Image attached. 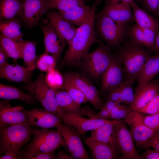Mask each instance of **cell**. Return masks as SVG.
Returning <instances> with one entry per match:
<instances>
[{
  "label": "cell",
  "mask_w": 159,
  "mask_h": 159,
  "mask_svg": "<svg viewBox=\"0 0 159 159\" xmlns=\"http://www.w3.org/2000/svg\"><path fill=\"white\" fill-rule=\"evenodd\" d=\"M95 14L78 27L68 44L62 62L63 64L77 65L88 53L91 46L98 41L94 28Z\"/></svg>",
  "instance_id": "1"
},
{
  "label": "cell",
  "mask_w": 159,
  "mask_h": 159,
  "mask_svg": "<svg viewBox=\"0 0 159 159\" xmlns=\"http://www.w3.org/2000/svg\"><path fill=\"white\" fill-rule=\"evenodd\" d=\"M116 55L121 60L126 78L137 80L140 72L151 51L127 39L117 48Z\"/></svg>",
  "instance_id": "2"
},
{
  "label": "cell",
  "mask_w": 159,
  "mask_h": 159,
  "mask_svg": "<svg viewBox=\"0 0 159 159\" xmlns=\"http://www.w3.org/2000/svg\"><path fill=\"white\" fill-rule=\"evenodd\" d=\"M0 154L18 156L22 146L33 135L34 129L27 123L13 124L0 129Z\"/></svg>",
  "instance_id": "3"
},
{
  "label": "cell",
  "mask_w": 159,
  "mask_h": 159,
  "mask_svg": "<svg viewBox=\"0 0 159 159\" xmlns=\"http://www.w3.org/2000/svg\"><path fill=\"white\" fill-rule=\"evenodd\" d=\"M33 138L31 142L21 151L18 157L23 156L38 152H53L62 146L66 145L60 130L41 128L34 129Z\"/></svg>",
  "instance_id": "4"
},
{
  "label": "cell",
  "mask_w": 159,
  "mask_h": 159,
  "mask_svg": "<svg viewBox=\"0 0 159 159\" xmlns=\"http://www.w3.org/2000/svg\"><path fill=\"white\" fill-rule=\"evenodd\" d=\"M45 76L40 73L35 80L25 84L24 90L33 95L44 108L61 119L63 112L58 104L54 90L46 81Z\"/></svg>",
  "instance_id": "5"
},
{
  "label": "cell",
  "mask_w": 159,
  "mask_h": 159,
  "mask_svg": "<svg viewBox=\"0 0 159 159\" xmlns=\"http://www.w3.org/2000/svg\"><path fill=\"white\" fill-rule=\"evenodd\" d=\"M130 25L116 22L100 13L96 17L97 29L100 37L112 47L117 48L127 39Z\"/></svg>",
  "instance_id": "6"
},
{
  "label": "cell",
  "mask_w": 159,
  "mask_h": 159,
  "mask_svg": "<svg viewBox=\"0 0 159 159\" xmlns=\"http://www.w3.org/2000/svg\"><path fill=\"white\" fill-rule=\"evenodd\" d=\"M114 55L107 46L101 44L84 57L82 61L83 67L91 77L97 78L102 76L107 69Z\"/></svg>",
  "instance_id": "7"
},
{
  "label": "cell",
  "mask_w": 159,
  "mask_h": 159,
  "mask_svg": "<svg viewBox=\"0 0 159 159\" xmlns=\"http://www.w3.org/2000/svg\"><path fill=\"white\" fill-rule=\"evenodd\" d=\"M142 113L132 110L124 121L128 126L131 135L137 147L140 149L148 148V144L155 132L144 123Z\"/></svg>",
  "instance_id": "8"
},
{
  "label": "cell",
  "mask_w": 159,
  "mask_h": 159,
  "mask_svg": "<svg viewBox=\"0 0 159 159\" xmlns=\"http://www.w3.org/2000/svg\"><path fill=\"white\" fill-rule=\"evenodd\" d=\"M127 124L124 120H117L115 124L114 138L122 159H143L138 152Z\"/></svg>",
  "instance_id": "9"
},
{
  "label": "cell",
  "mask_w": 159,
  "mask_h": 159,
  "mask_svg": "<svg viewBox=\"0 0 159 159\" xmlns=\"http://www.w3.org/2000/svg\"><path fill=\"white\" fill-rule=\"evenodd\" d=\"M57 128L60 130L66 145V149L72 157L74 159H89L83 145L80 134L74 127L61 122Z\"/></svg>",
  "instance_id": "10"
},
{
  "label": "cell",
  "mask_w": 159,
  "mask_h": 159,
  "mask_svg": "<svg viewBox=\"0 0 159 159\" xmlns=\"http://www.w3.org/2000/svg\"><path fill=\"white\" fill-rule=\"evenodd\" d=\"M22 13L20 16L27 26L37 24L52 5L48 0H21Z\"/></svg>",
  "instance_id": "11"
},
{
  "label": "cell",
  "mask_w": 159,
  "mask_h": 159,
  "mask_svg": "<svg viewBox=\"0 0 159 159\" xmlns=\"http://www.w3.org/2000/svg\"><path fill=\"white\" fill-rule=\"evenodd\" d=\"M65 77L77 86L83 93L88 101L95 110L100 109L103 105L97 89L85 76L75 72L65 74Z\"/></svg>",
  "instance_id": "12"
},
{
  "label": "cell",
  "mask_w": 159,
  "mask_h": 159,
  "mask_svg": "<svg viewBox=\"0 0 159 159\" xmlns=\"http://www.w3.org/2000/svg\"><path fill=\"white\" fill-rule=\"evenodd\" d=\"M41 28L44 35V53L51 54L57 62L62 52L67 44L49 21Z\"/></svg>",
  "instance_id": "13"
},
{
  "label": "cell",
  "mask_w": 159,
  "mask_h": 159,
  "mask_svg": "<svg viewBox=\"0 0 159 159\" xmlns=\"http://www.w3.org/2000/svg\"><path fill=\"white\" fill-rule=\"evenodd\" d=\"M24 110L27 116V123L32 127L46 129L57 128L62 121L60 118L44 108Z\"/></svg>",
  "instance_id": "14"
},
{
  "label": "cell",
  "mask_w": 159,
  "mask_h": 159,
  "mask_svg": "<svg viewBox=\"0 0 159 159\" xmlns=\"http://www.w3.org/2000/svg\"><path fill=\"white\" fill-rule=\"evenodd\" d=\"M102 76V88L106 93L121 85L126 79L122 64L116 54Z\"/></svg>",
  "instance_id": "15"
},
{
  "label": "cell",
  "mask_w": 159,
  "mask_h": 159,
  "mask_svg": "<svg viewBox=\"0 0 159 159\" xmlns=\"http://www.w3.org/2000/svg\"><path fill=\"white\" fill-rule=\"evenodd\" d=\"M157 34L153 30L143 28L136 24L128 26L127 37L135 44L155 52Z\"/></svg>",
  "instance_id": "16"
},
{
  "label": "cell",
  "mask_w": 159,
  "mask_h": 159,
  "mask_svg": "<svg viewBox=\"0 0 159 159\" xmlns=\"http://www.w3.org/2000/svg\"><path fill=\"white\" fill-rule=\"evenodd\" d=\"M100 13L106 15L116 22L130 25L134 21L130 3H107Z\"/></svg>",
  "instance_id": "17"
},
{
  "label": "cell",
  "mask_w": 159,
  "mask_h": 159,
  "mask_svg": "<svg viewBox=\"0 0 159 159\" xmlns=\"http://www.w3.org/2000/svg\"><path fill=\"white\" fill-rule=\"evenodd\" d=\"M61 119L64 123L73 126L82 135L112 120L107 119H87L80 115L66 113H63Z\"/></svg>",
  "instance_id": "18"
},
{
  "label": "cell",
  "mask_w": 159,
  "mask_h": 159,
  "mask_svg": "<svg viewBox=\"0 0 159 159\" xmlns=\"http://www.w3.org/2000/svg\"><path fill=\"white\" fill-rule=\"evenodd\" d=\"M36 67L28 68L19 64L14 65L8 63L0 67V78L10 82L26 84L32 81Z\"/></svg>",
  "instance_id": "19"
},
{
  "label": "cell",
  "mask_w": 159,
  "mask_h": 159,
  "mask_svg": "<svg viewBox=\"0 0 159 159\" xmlns=\"http://www.w3.org/2000/svg\"><path fill=\"white\" fill-rule=\"evenodd\" d=\"M46 16L58 33L68 45L69 44L76 33L77 27L62 17L57 12H47Z\"/></svg>",
  "instance_id": "20"
},
{
  "label": "cell",
  "mask_w": 159,
  "mask_h": 159,
  "mask_svg": "<svg viewBox=\"0 0 159 159\" xmlns=\"http://www.w3.org/2000/svg\"><path fill=\"white\" fill-rule=\"evenodd\" d=\"M159 92V84L155 80L151 81L135 90V100L130 107L138 111L146 106Z\"/></svg>",
  "instance_id": "21"
},
{
  "label": "cell",
  "mask_w": 159,
  "mask_h": 159,
  "mask_svg": "<svg viewBox=\"0 0 159 159\" xmlns=\"http://www.w3.org/2000/svg\"><path fill=\"white\" fill-rule=\"evenodd\" d=\"M95 5L91 7L84 4L68 11L57 12L63 18L78 27L95 14Z\"/></svg>",
  "instance_id": "22"
},
{
  "label": "cell",
  "mask_w": 159,
  "mask_h": 159,
  "mask_svg": "<svg viewBox=\"0 0 159 159\" xmlns=\"http://www.w3.org/2000/svg\"><path fill=\"white\" fill-rule=\"evenodd\" d=\"M117 121L112 120L91 131L90 136L87 139L107 144L120 152L114 138L115 124Z\"/></svg>",
  "instance_id": "23"
},
{
  "label": "cell",
  "mask_w": 159,
  "mask_h": 159,
  "mask_svg": "<svg viewBox=\"0 0 159 159\" xmlns=\"http://www.w3.org/2000/svg\"><path fill=\"white\" fill-rule=\"evenodd\" d=\"M130 3L136 24L143 28L153 30L157 33L159 30V19L151 15L134 1Z\"/></svg>",
  "instance_id": "24"
},
{
  "label": "cell",
  "mask_w": 159,
  "mask_h": 159,
  "mask_svg": "<svg viewBox=\"0 0 159 159\" xmlns=\"http://www.w3.org/2000/svg\"><path fill=\"white\" fill-rule=\"evenodd\" d=\"M159 72V55H150L142 67L137 80L138 90L151 81Z\"/></svg>",
  "instance_id": "25"
},
{
  "label": "cell",
  "mask_w": 159,
  "mask_h": 159,
  "mask_svg": "<svg viewBox=\"0 0 159 159\" xmlns=\"http://www.w3.org/2000/svg\"><path fill=\"white\" fill-rule=\"evenodd\" d=\"M85 142L89 149L94 159H121L120 153L111 146L100 142L90 140Z\"/></svg>",
  "instance_id": "26"
},
{
  "label": "cell",
  "mask_w": 159,
  "mask_h": 159,
  "mask_svg": "<svg viewBox=\"0 0 159 159\" xmlns=\"http://www.w3.org/2000/svg\"><path fill=\"white\" fill-rule=\"evenodd\" d=\"M0 98L6 100H18L27 104L34 105L36 103V98L32 94L26 93L11 85L0 83Z\"/></svg>",
  "instance_id": "27"
},
{
  "label": "cell",
  "mask_w": 159,
  "mask_h": 159,
  "mask_svg": "<svg viewBox=\"0 0 159 159\" xmlns=\"http://www.w3.org/2000/svg\"><path fill=\"white\" fill-rule=\"evenodd\" d=\"M20 123L28 124L27 116L22 107L18 106L15 109L0 112V129Z\"/></svg>",
  "instance_id": "28"
},
{
  "label": "cell",
  "mask_w": 159,
  "mask_h": 159,
  "mask_svg": "<svg viewBox=\"0 0 159 159\" xmlns=\"http://www.w3.org/2000/svg\"><path fill=\"white\" fill-rule=\"evenodd\" d=\"M54 90L58 104L63 113L82 116L80 105L75 102L66 90Z\"/></svg>",
  "instance_id": "29"
},
{
  "label": "cell",
  "mask_w": 159,
  "mask_h": 159,
  "mask_svg": "<svg viewBox=\"0 0 159 159\" xmlns=\"http://www.w3.org/2000/svg\"><path fill=\"white\" fill-rule=\"evenodd\" d=\"M19 21L17 19H12L1 20L0 31L1 33L5 36L19 42H21L23 34L21 30Z\"/></svg>",
  "instance_id": "30"
},
{
  "label": "cell",
  "mask_w": 159,
  "mask_h": 159,
  "mask_svg": "<svg viewBox=\"0 0 159 159\" xmlns=\"http://www.w3.org/2000/svg\"><path fill=\"white\" fill-rule=\"evenodd\" d=\"M19 44L25 66L28 68L36 67L39 57L36 54L37 42L23 40L19 42Z\"/></svg>",
  "instance_id": "31"
},
{
  "label": "cell",
  "mask_w": 159,
  "mask_h": 159,
  "mask_svg": "<svg viewBox=\"0 0 159 159\" xmlns=\"http://www.w3.org/2000/svg\"><path fill=\"white\" fill-rule=\"evenodd\" d=\"M0 4L1 20L20 16L22 13L21 0H0Z\"/></svg>",
  "instance_id": "32"
},
{
  "label": "cell",
  "mask_w": 159,
  "mask_h": 159,
  "mask_svg": "<svg viewBox=\"0 0 159 159\" xmlns=\"http://www.w3.org/2000/svg\"><path fill=\"white\" fill-rule=\"evenodd\" d=\"M0 46L9 57L14 60L22 58L19 42L9 38L2 34H0Z\"/></svg>",
  "instance_id": "33"
},
{
  "label": "cell",
  "mask_w": 159,
  "mask_h": 159,
  "mask_svg": "<svg viewBox=\"0 0 159 159\" xmlns=\"http://www.w3.org/2000/svg\"><path fill=\"white\" fill-rule=\"evenodd\" d=\"M135 81L126 78L121 85V93L119 103L128 105L129 106L133 103L135 98L133 88V84Z\"/></svg>",
  "instance_id": "34"
},
{
  "label": "cell",
  "mask_w": 159,
  "mask_h": 159,
  "mask_svg": "<svg viewBox=\"0 0 159 159\" xmlns=\"http://www.w3.org/2000/svg\"><path fill=\"white\" fill-rule=\"evenodd\" d=\"M63 88L72 100L76 103L81 105L87 102L88 100L82 91L73 83L63 76Z\"/></svg>",
  "instance_id": "35"
},
{
  "label": "cell",
  "mask_w": 159,
  "mask_h": 159,
  "mask_svg": "<svg viewBox=\"0 0 159 159\" xmlns=\"http://www.w3.org/2000/svg\"><path fill=\"white\" fill-rule=\"evenodd\" d=\"M47 73L45 80L49 87L54 90L63 88L64 77L55 68Z\"/></svg>",
  "instance_id": "36"
},
{
  "label": "cell",
  "mask_w": 159,
  "mask_h": 159,
  "mask_svg": "<svg viewBox=\"0 0 159 159\" xmlns=\"http://www.w3.org/2000/svg\"><path fill=\"white\" fill-rule=\"evenodd\" d=\"M57 62L52 55L44 53L39 56L36 67L42 72L47 73L55 68Z\"/></svg>",
  "instance_id": "37"
},
{
  "label": "cell",
  "mask_w": 159,
  "mask_h": 159,
  "mask_svg": "<svg viewBox=\"0 0 159 159\" xmlns=\"http://www.w3.org/2000/svg\"><path fill=\"white\" fill-rule=\"evenodd\" d=\"M52 8L58 11H66L84 4V0H48Z\"/></svg>",
  "instance_id": "38"
},
{
  "label": "cell",
  "mask_w": 159,
  "mask_h": 159,
  "mask_svg": "<svg viewBox=\"0 0 159 159\" xmlns=\"http://www.w3.org/2000/svg\"><path fill=\"white\" fill-rule=\"evenodd\" d=\"M132 110L130 106L119 103L110 112L108 118L116 120L124 119L130 114Z\"/></svg>",
  "instance_id": "39"
},
{
  "label": "cell",
  "mask_w": 159,
  "mask_h": 159,
  "mask_svg": "<svg viewBox=\"0 0 159 159\" xmlns=\"http://www.w3.org/2000/svg\"><path fill=\"white\" fill-rule=\"evenodd\" d=\"M136 0L141 6L142 8L149 14L154 16H159L158 9L159 0Z\"/></svg>",
  "instance_id": "40"
},
{
  "label": "cell",
  "mask_w": 159,
  "mask_h": 159,
  "mask_svg": "<svg viewBox=\"0 0 159 159\" xmlns=\"http://www.w3.org/2000/svg\"><path fill=\"white\" fill-rule=\"evenodd\" d=\"M142 113L152 115L159 113V93L145 107L138 111Z\"/></svg>",
  "instance_id": "41"
},
{
  "label": "cell",
  "mask_w": 159,
  "mask_h": 159,
  "mask_svg": "<svg viewBox=\"0 0 159 159\" xmlns=\"http://www.w3.org/2000/svg\"><path fill=\"white\" fill-rule=\"evenodd\" d=\"M143 121L147 126L154 131L159 130V113L144 116Z\"/></svg>",
  "instance_id": "42"
},
{
  "label": "cell",
  "mask_w": 159,
  "mask_h": 159,
  "mask_svg": "<svg viewBox=\"0 0 159 159\" xmlns=\"http://www.w3.org/2000/svg\"><path fill=\"white\" fill-rule=\"evenodd\" d=\"M55 155L53 152H38L24 156L21 158L26 159H54Z\"/></svg>",
  "instance_id": "43"
},
{
  "label": "cell",
  "mask_w": 159,
  "mask_h": 159,
  "mask_svg": "<svg viewBox=\"0 0 159 159\" xmlns=\"http://www.w3.org/2000/svg\"><path fill=\"white\" fill-rule=\"evenodd\" d=\"M108 93L106 99L107 101H112L118 102L121 93V85L112 88Z\"/></svg>",
  "instance_id": "44"
},
{
  "label": "cell",
  "mask_w": 159,
  "mask_h": 159,
  "mask_svg": "<svg viewBox=\"0 0 159 159\" xmlns=\"http://www.w3.org/2000/svg\"><path fill=\"white\" fill-rule=\"evenodd\" d=\"M141 156L143 159H159V151L156 149L152 150L149 148Z\"/></svg>",
  "instance_id": "45"
},
{
  "label": "cell",
  "mask_w": 159,
  "mask_h": 159,
  "mask_svg": "<svg viewBox=\"0 0 159 159\" xmlns=\"http://www.w3.org/2000/svg\"><path fill=\"white\" fill-rule=\"evenodd\" d=\"M148 148H152L159 151V130L155 131L149 140Z\"/></svg>",
  "instance_id": "46"
},
{
  "label": "cell",
  "mask_w": 159,
  "mask_h": 159,
  "mask_svg": "<svg viewBox=\"0 0 159 159\" xmlns=\"http://www.w3.org/2000/svg\"><path fill=\"white\" fill-rule=\"evenodd\" d=\"M110 113V112L108 110L101 107L100 111L92 119L108 118Z\"/></svg>",
  "instance_id": "47"
},
{
  "label": "cell",
  "mask_w": 159,
  "mask_h": 159,
  "mask_svg": "<svg viewBox=\"0 0 159 159\" xmlns=\"http://www.w3.org/2000/svg\"><path fill=\"white\" fill-rule=\"evenodd\" d=\"M10 100L4 99L1 101L0 102V112L8 110L15 109L17 106H13L11 105L10 102Z\"/></svg>",
  "instance_id": "48"
},
{
  "label": "cell",
  "mask_w": 159,
  "mask_h": 159,
  "mask_svg": "<svg viewBox=\"0 0 159 159\" xmlns=\"http://www.w3.org/2000/svg\"><path fill=\"white\" fill-rule=\"evenodd\" d=\"M8 57H9L7 54L0 46V67L8 63Z\"/></svg>",
  "instance_id": "49"
},
{
  "label": "cell",
  "mask_w": 159,
  "mask_h": 159,
  "mask_svg": "<svg viewBox=\"0 0 159 159\" xmlns=\"http://www.w3.org/2000/svg\"><path fill=\"white\" fill-rule=\"evenodd\" d=\"M82 109V116H86L92 119L96 114L89 105L83 107Z\"/></svg>",
  "instance_id": "50"
},
{
  "label": "cell",
  "mask_w": 159,
  "mask_h": 159,
  "mask_svg": "<svg viewBox=\"0 0 159 159\" xmlns=\"http://www.w3.org/2000/svg\"><path fill=\"white\" fill-rule=\"evenodd\" d=\"M56 159H74L73 157L59 149L58 152L55 157Z\"/></svg>",
  "instance_id": "51"
},
{
  "label": "cell",
  "mask_w": 159,
  "mask_h": 159,
  "mask_svg": "<svg viewBox=\"0 0 159 159\" xmlns=\"http://www.w3.org/2000/svg\"><path fill=\"white\" fill-rule=\"evenodd\" d=\"M119 103H120L117 102L107 101L105 103L103 104L102 107L111 112L113 109Z\"/></svg>",
  "instance_id": "52"
},
{
  "label": "cell",
  "mask_w": 159,
  "mask_h": 159,
  "mask_svg": "<svg viewBox=\"0 0 159 159\" xmlns=\"http://www.w3.org/2000/svg\"><path fill=\"white\" fill-rule=\"evenodd\" d=\"M0 159H19L18 156L14 155L11 154H5L4 155L1 156Z\"/></svg>",
  "instance_id": "53"
},
{
  "label": "cell",
  "mask_w": 159,
  "mask_h": 159,
  "mask_svg": "<svg viewBox=\"0 0 159 159\" xmlns=\"http://www.w3.org/2000/svg\"><path fill=\"white\" fill-rule=\"evenodd\" d=\"M155 45L156 51L155 52L159 53V30L157 33L156 37Z\"/></svg>",
  "instance_id": "54"
},
{
  "label": "cell",
  "mask_w": 159,
  "mask_h": 159,
  "mask_svg": "<svg viewBox=\"0 0 159 159\" xmlns=\"http://www.w3.org/2000/svg\"><path fill=\"white\" fill-rule=\"evenodd\" d=\"M134 0H109L108 3H117L124 2L130 3L131 1Z\"/></svg>",
  "instance_id": "55"
},
{
  "label": "cell",
  "mask_w": 159,
  "mask_h": 159,
  "mask_svg": "<svg viewBox=\"0 0 159 159\" xmlns=\"http://www.w3.org/2000/svg\"><path fill=\"white\" fill-rule=\"evenodd\" d=\"M155 80L157 83L159 84V77L157 79Z\"/></svg>",
  "instance_id": "56"
},
{
  "label": "cell",
  "mask_w": 159,
  "mask_h": 159,
  "mask_svg": "<svg viewBox=\"0 0 159 159\" xmlns=\"http://www.w3.org/2000/svg\"><path fill=\"white\" fill-rule=\"evenodd\" d=\"M102 0H97V4H98Z\"/></svg>",
  "instance_id": "57"
},
{
  "label": "cell",
  "mask_w": 159,
  "mask_h": 159,
  "mask_svg": "<svg viewBox=\"0 0 159 159\" xmlns=\"http://www.w3.org/2000/svg\"><path fill=\"white\" fill-rule=\"evenodd\" d=\"M158 14L159 15V9H158Z\"/></svg>",
  "instance_id": "58"
}]
</instances>
